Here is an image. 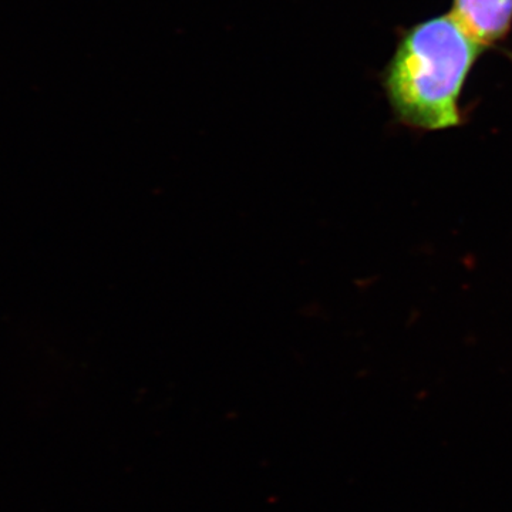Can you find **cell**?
Wrapping results in <instances>:
<instances>
[{
	"instance_id": "6da1fadb",
	"label": "cell",
	"mask_w": 512,
	"mask_h": 512,
	"mask_svg": "<svg viewBox=\"0 0 512 512\" xmlns=\"http://www.w3.org/2000/svg\"><path fill=\"white\" fill-rule=\"evenodd\" d=\"M484 50L451 13L404 30L382 76L396 120L419 131L461 126V94Z\"/></svg>"
},
{
	"instance_id": "7a4b0ae2",
	"label": "cell",
	"mask_w": 512,
	"mask_h": 512,
	"mask_svg": "<svg viewBox=\"0 0 512 512\" xmlns=\"http://www.w3.org/2000/svg\"><path fill=\"white\" fill-rule=\"evenodd\" d=\"M450 13L484 49L510 36L512 0H453Z\"/></svg>"
}]
</instances>
